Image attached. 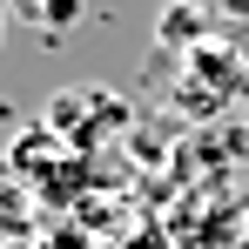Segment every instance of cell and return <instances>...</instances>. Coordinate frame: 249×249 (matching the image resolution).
<instances>
[{
    "label": "cell",
    "mask_w": 249,
    "mask_h": 249,
    "mask_svg": "<svg viewBox=\"0 0 249 249\" xmlns=\"http://www.w3.org/2000/svg\"><path fill=\"white\" fill-rule=\"evenodd\" d=\"M41 122L54 128L68 148H94V142H108V135L128 122V108L115 101V94H101V88H68V94L41 115Z\"/></svg>",
    "instance_id": "6da1fadb"
},
{
    "label": "cell",
    "mask_w": 249,
    "mask_h": 249,
    "mask_svg": "<svg viewBox=\"0 0 249 249\" xmlns=\"http://www.w3.org/2000/svg\"><path fill=\"white\" fill-rule=\"evenodd\" d=\"M61 155H68V142H61L47 122H34L20 142H14V155H7V162H14V175H41V168H54Z\"/></svg>",
    "instance_id": "7a4b0ae2"
},
{
    "label": "cell",
    "mask_w": 249,
    "mask_h": 249,
    "mask_svg": "<svg viewBox=\"0 0 249 249\" xmlns=\"http://www.w3.org/2000/svg\"><path fill=\"white\" fill-rule=\"evenodd\" d=\"M7 14L14 20H34V27H54V34H68L74 20H81V0H7Z\"/></svg>",
    "instance_id": "3957f363"
},
{
    "label": "cell",
    "mask_w": 249,
    "mask_h": 249,
    "mask_svg": "<svg viewBox=\"0 0 249 249\" xmlns=\"http://www.w3.org/2000/svg\"><path fill=\"white\" fill-rule=\"evenodd\" d=\"M215 14H249V0H209Z\"/></svg>",
    "instance_id": "277c9868"
},
{
    "label": "cell",
    "mask_w": 249,
    "mask_h": 249,
    "mask_svg": "<svg viewBox=\"0 0 249 249\" xmlns=\"http://www.w3.org/2000/svg\"><path fill=\"white\" fill-rule=\"evenodd\" d=\"M7 20H14V14H7V0H0V47H7Z\"/></svg>",
    "instance_id": "5b68a950"
}]
</instances>
